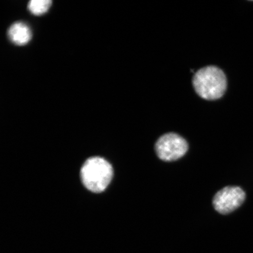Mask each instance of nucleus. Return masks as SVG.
Masks as SVG:
<instances>
[{
  "label": "nucleus",
  "mask_w": 253,
  "mask_h": 253,
  "mask_svg": "<svg viewBox=\"0 0 253 253\" xmlns=\"http://www.w3.org/2000/svg\"><path fill=\"white\" fill-rule=\"evenodd\" d=\"M155 148L161 160L170 162L184 156L188 150V144L181 136L170 132L158 139Z\"/></svg>",
  "instance_id": "3"
},
{
  "label": "nucleus",
  "mask_w": 253,
  "mask_h": 253,
  "mask_svg": "<svg viewBox=\"0 0 253 253\" xmlns=\"http://www.w3.org/2000/svg\"><path fill=\"white\" fill-rule=\"evenodd\" d=\"M7 34L9 40L18 46L26 45L32 39L30 28L27 24L21 22H17L11 25Z\"/></svg>",
  "instance_id": "5"
},
{
  "label": "nucleus",
  "mask_w": 253,
  "mask_h": 253,
  "mask_svg": "<svg viewBox=\"0 0 253 253\" xmlns=\"http://www.w3.org/2000/svg\"><path fill=\"white\" fill-rule=\"evenodd\" d=\"M193 84L199 96L208 100L220 99L227 87L225 75L214 66H207L196 73Z\"/></svg>",
  "instance_id": "1"
},
{
  "label": "nucleus",
  "mask_w": 253,
  "mask_h": 253,
  "mask_svg": "<svg viewBox=\"0 0 253 253\" xmlns=\"http://www.w3.org/2000/svg\"><path fill=\"white\" fill-rule=\"evenodd\" d=\"M245 198V192L242 188L238 186H227L214 195L213 205L218 212L228 214L239 208Z\"/></svg>",
  "instance_id": "4"
},
{
  "label": "nucleus",
  "mask_w": 253,
  "mask_h": 253,
  "mask_svg": "<svg viewBox=\"0 0 253 253\" xmlns=\"http://www.w3.org/2000/svg\"><path fill=\"white\" fill-rule=\"evenodd\" d=\"M50 0H31L28 4V8L32 14L40 15L45 14L51 6Z\"/></svg>",
  "instance_id": "6"
},
{
  "label": "nucleus",
  "mask_w": 253,
  "mask_h": 253,
  "mask_svg": "<svg viewBox=\"0 0 253 253\" xmlns=\"http://www.w3.org/2000/svg\"><path fill=\"white\" fill-rule=\"evenodd\" d=\"M81 176L82 182L87 189L95 193L102 192L112 181L113 167L102 158H90L82 167Z\"/></svg>",
  "instance_id": "2"
}]
</instances>
